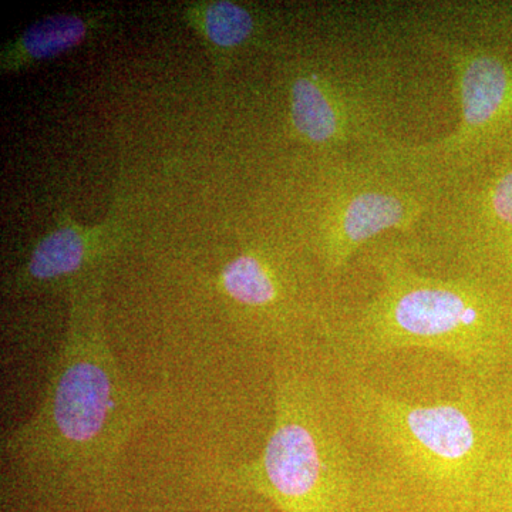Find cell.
Listing matches in <instances>:
<instances>
[{"label": "cell", "mask_w": 512, "mask_h": 512, "mask_svg": "<svg viewBox=\"0 0 512 512\" xmlns=\"http://www.w3.org/2000/svg\"><path fill=\"white\" fill-rule=\"evenodd\" d=\"M104 274L70 286L69 325L30 419L2 439L6 463L49 497L107 490L151 400L121 372L101 319Z\"/></svg>", "instance_id": "1"}, {"label": "cell", "mask_w": 512, "mask_h": 512, "mask_svg": "<svg viewBox=\"0 0 512 512\" xmlns=\"http://www.w3.org/2000/svg\"><path fill=\"white\" fill-rule=\"evenodd\" d=\"M379 291L320 330L336 366L359 373L400 350L443 353L488 382L512 360V302L474 276L417 271L402 251L376 255Z\"/></svg>", "instance_id": "2"}, {"label": "cell", "mask_w": 512, "mask_h": 512, "mask_svg": "<svg viewBox=\"0 0 512 512\" xmlns=\"http://www.w3.org/2000/svg\"><path fill=\"white\" fill-rule=\"evenodd\" d=\"M342 383L350 426L384 466L433 494L485 497L497 441L491 382L470 377L456 396L433 403L399 399L359 373H343Z\"/></svg>", "instance_id": "3"}, {"label": "cell", "mask_w": 512, "mask_h": 512, "mask_svg": "<svg viewBox=\"0 0 512 512\" xmlns=\"http://www.w3.org/2000/svg\"><path fill=\"white\" fill-rule=\"evenodd\" d=\"M274 386L271 433L235 483L281 512H350L370 464L349 440L342 400L298 365L276 367Z\"/></svg>", "instance_id": "4"}, {"label": "cell", "mask_w": 512, "mask_h": 512, "mask_svg": "<svg viewBox=\"0 0 512 512\" xmlns=\"http://www.w3.org/2000/svg\"><path fill=\"white\" fill-rule=\"evenodd\" d=\"M460 127L431 148L440 157L474 160L477 154H512V63L488 49H468L453 57Z\"/></svg>", "instance_id": "5"}, {"label": "cell", "mask_w": 512, "mask_h": 512, "mask_svg": "<svg viewBox=\"0 0 512 512\" xmlns=\"http://www.w3.org/2000/svg\"><path fill=\"white\" fill-rule=\"evenodd\" d=\"M423 212L420 197L377 178L348 184L330 202L320 228L319 254L330 275L345 271L360 248L384 232L404 231Z\"/></svg>", "instance_id": "6"}, {"label": "cell", "mask_w": 512, "mask_h": 512, "mask_svg": "<svg viewBox=\"0 0 512 512\" xmlns=\"http://www.w3.org/2000/svg\"><path fill=\"white\" fill-rule=\"evenodd\" d=\"M123 241V228L114 218L84 227L64 214L36 242L28 259L10 279L9 291L28 292L46 286L70 288L83 279L104 274L107 262Z\"/></svg>", "instance_id": "7"}, {"label": "cell", "mask_w": 512, "mask_h": 512, "mask_svg": "<svg viewBox=\"0 0 512 512\" xmlns=\"http://www.w3.org/2000/svg\"><path fill=\"white\" fill-rule=\"evenodd\" d=\"M473 210L474 222L466 224L458 245L464 268L458 275L474 276L503 291L512 286V154L501 158L480 184Z\"/></svg>", "instance_id": "8"}, {"label": "cell", "mask_w": 512, "mask_h": 512, "mask_svg": "<svg viewBox=\"0 0 512 512\" xmlns=\"http://www.w3.org/2000/svg\"><path fill=\"white\" fill-rule=\"evenodd\" d=\"M218 285L229 301L258 319L262 336L292 338L296 284L269 252L251 249L235 256L222 266Z\"/></svg>", "instance_id": "9"}, {"label": "cell", "mask_w": 512, "mask_h": 512, "mask_svg": "<svg viewBox=\"0 0 512 512\" xmlns=\"http://www.w3.org/2000/svg\"><path fill=\"white\" fill-rule=\"evenodd\" d=\"M289 109L293 130L315 146L338 144L355 128L349 101L318 73H302L293 79Z\"/></svg>", "instance_id": "10"}, {"label": "cell", "mask_w": 512, "mask_h": 512, "mask_svg": "<svg viewBox=\"0 0 512 512\" xmlns=\"http://www.w3.org/2000/svg\"><path fill=\"white\" fill-rule=\"evenodd\" d=\"M106 13H57L36 20L8 45L0 55L2 72H18L42 60L60 55L92 35Z\"/></svg>", "instance_id": "11"}, {"label": "cell", "mask_w": 512, "mask_h": 512, "mask_svg": "<svg viewBox=\"0 0 512 512\" xmlns=\"http://www.w3.org/2000/svg\"><path fill=\"white\" fill-rule=\"evenodd\" d=\"M184 16L218 60L247 45L258 33L255 13L228 0L191 3Z\"/></svg>", "instance_id": "12"}, {"label": "cell", "mask_w": 512, "mask_h": 512, "mask_svg": "<svg viewBox=\"0 0 512 512\" xmlns=\"http://www.w3.org/2000/svg\"><path fill=\"white\" fill-rule=\"evenodd\" d=\"M497 400V441L485 498L501 501L512 511V376L501 389Z\"/></svg>", "instance_id": "13"}, {"label": "cell", "mask_w": 512, "mask_h": 512, "mask_svg": "<svg viewBox=\"0 0 512 512\" xmlns=\"http://www.w3.org/2000/svg\"><path fill=\"white\" fill-rule=\"evenodd\" d=\"M501 25H503V28L510 29L512 35V6H508L501 13Z\"/></svg>", "instance_id": "14"}]
</instances>
